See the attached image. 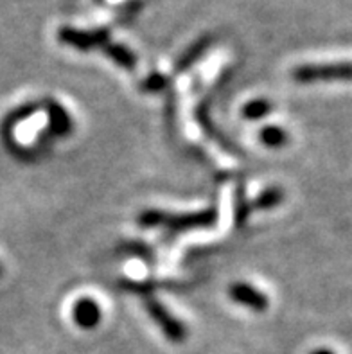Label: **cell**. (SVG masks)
Masks as SVG:
<instances>
[{
    "label": "cell",
    "mask_w": 352,
    "mask_h": 354,
    "mask_svg": "<svg viewBox=\"0 0 352 354\" xmlns=\"http://www.w3.org/2000/svg\"><path fill=\"white\" fill-rule=\"evenodd\" d=\"M137 292L140 293V297H142L144 308L147 310L149 317H151V319L156 322V326L164 331L165 337L169 338L171 342H174V344H182V342H185L187 331H185V328H183V324H180L178 320L174 319L173 315L165 310L164 306L156 301L151 293L144 292L142 286H138Z\"/></svg>",
    "instance_id": "3"
},
{
    "label": "cell",
    "mask_w": 352,
    "mask_h": 354,
    "mask_svg": "<svg viewBox=\"0 0 352 354\" xmlns=\"http://www.w3.org/2000/svg\"><path fill=\"white\" fill-rule=\"evenodd\" d=\"M284 202V193L281 189H268L259 198H255L254 202L246 203V205H241L239 211H237V221H245L246 216L254 211H266V209H273V207L281 205Z\"/></svg>",
    "instance_id": "6"
},
{
    "label": "cell",
    "mask_w": 352,
    "mask_h": 354,
    "mask_svg": "<svg viewBox=\"0 0 352 354\" xmlns=\"http://www.w3.org/2000/svg\"><path fill=\"white\" fill-rule=\"evenodd\" d=\"M165 86V77L162 76H149L142 83V90L147 92H156V90H162Z\"/></svg>",
    "instance_id": "11"
},
{
    "label": "cell",
    "mask_w": 352,
    "mask_h": 354,
    "mask_svg": "<svg viewBox=\"0 0 352 354\" xmlns=\"http://www.w3.org/2000/svg\"><path fill=\"white\" fill-rule=\"evenodd\" d=\"M45 110H47V113H49L50 131H53L54 135L62 137V135L68 133V131L72 130V119L65 108H62L58 103H54V101L53 103L49 101Z\"/></svg>",
    "instance_id": "8"
},
{
    "label": "cell",
    "mask_w": 352,
    "mask_h": 354,
    "mask_svg": "<svg viewBox=\"0 0 352 354\" xmlns=\"http://www.w3.org/2000/svg\"><path fill=\"white\" fill-rule=\"evenodd\" d=\"M218 220L216 209H207L201 212H189V214H171L162 211H144L138 216V223L142 227H160V229L173 230H191V229H205L214 225Z\"/></svg>",
    "instance_id": "1"
},
{
    "label": "cell",
    "mask_w": 352,
    "mask_h": 354,
    "mask_svg": "<svg viewBox=\"0 0 352 354\" xmlns=\"http://www.w3.org/2000/svg\"><path fill=\"white\" fill-rule=\"evenodd\" d=\"M230 299L236 301L237 304H243L250 308L252 311L263 313L270 306V299L263 292H259L257 288L250 286L246 283H236L230 286Z\"/></svg>",
    "instance_id": "4"
},
{
    "label": "cell",
    "mask_w": 352,
    "mask_h": 354,
    "mask_svg": "<svg viewBox=\"0 0 352 354\" xmlns=\"http://www.w3.org/2000/svg\"><path fill=\"white\" fill-rule=\"evenodd\" d=\"M272 112V104L264 101V99H255V101H250V103L245 104L243 108V115L246 119H261L266 113Z\"/></svg>",
    "instance_id": "10"
},
{
    "label": "cell",
    "mask_w": 352,
    "mask_h": 354,
    "mask_svg": "<svg viewBox=\"0 0 352 354\" xmlns=\"http://www.w3.org/2000/svg\"><path fill=\"white\" fill-rule=\"evenodd\" d=\"M0 274H2V268H0Z\"/></svg>",
    "instance_id": "13"
},
{
    "label": "cell",
    "mask_w": 352,
    "mask_h": 354,
    "mask_svg": "<svg viewBox=\"0 0 352 354\" xmlns=\"http://www.w3.org/2000/svg\"><path fill=\"white\" fill-rule=\"evenodd\" d=\"M72 317H74V322L83 329H92L95 328L101 320V308L95 301L92 299H81L74 304V310H72Z\"/></svg>",
    "instance_id": "7"
},
{
    "label": "cell",
    "mask_w": 352,
    "mask_h": 354,
    "mask_svg": "<svg viewBox=\"0 0 352 354\" xmlns=\"http://www.w3.org/2000/svg\"><path fill=\"white\" fill-rule=\"evenodd\" d=\"M311 354H335L331 349H317V351H313Z\"/></svg>",
    "instance_id": "12"
},
{
    "label": "cell",
    "mask_w": 352,
    "mask_h": 354,
    "mask_svg": "<svg viewBox=\"0 0 352 354\" xmlns=\"http://www.w3.org/2000/svg\"><path fill=\"white\" fill-rule=\"evenodd\" d=\"M59 40L63 44L72 45V47H77L81 50H89L92 47H99V45H104L108 40V36L104 32H86V31H76V29H62L59 31ZM104 49H108V45H104Z\"/></svg>",
    "instance_id": "5"
},
{
    "label": "cell",
    "mask_w": 352,
    "mask_h": 354,
    "mask_svg": "<svg viewBox=\"0 0 352 354\" xmlns=\"http://www.w3.org/2000/svg\"><path fill=\"white\" fill-rule=\"evenodd\" d=\"M297 83L313 85V83H352V59L331 63H306L291 72Z\"/></svg>",
    "instance_id": "2"
},
{
    "label": "cell",
    "mask_w": 352,
    "mask_h": 354,
    "mask_svg": "<svg viewBox=\"0 0 352 354\" xmlns=\"http://www.w3.org/2000/svg\"><path fill=\"white\" fill-rule=\"evenodd\" d=\"M261 140L270 148H281L288 144V133L279 126H268L261 131Z\"/></svg>",
    "instance_id": "9"
}]
</instances>
